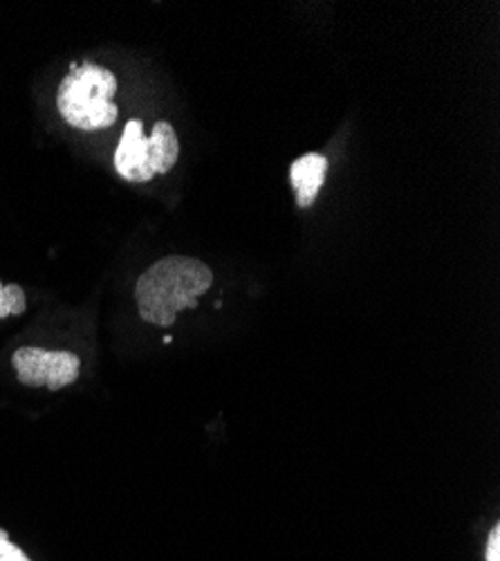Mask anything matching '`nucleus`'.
<instances>
[{
    "instance_id": "f257e3e1",
    "label": "nucleus",
    "mask_w": 500,
    "mask_h": 561,
    "mask_svg": "<svg viewBox=\"0 0 500 561\" xmlns=\"http://www.w3.org/2000/svg\"><path fill=\"white\" fill-rule=\"evenodd\" d=\"M213 286V272L194 256H166L151 265L135 286L140 317L153 325L175 323L177 312L198 306V299Z\"/></svg>"
},
{
    "instance_id": "f03ea898",
    "label": "nucleus",
    "mask_w": 500,
    "mask_h": 561,
    "mask_svg": "<svg viewBox=\"0 0 500 561\" xmlns=\"http://www.w3.org/2000/svg\"><path fill=\"white\" fill-rule=\"evenodd\" d=\"M117 92V77L111 70L88 61L83 66H70V75L61 81L57 104L61 117L81 130L111 128L119 108L113 104Z\"/></svg>"
},
{
    "instance_id": "7ed1b4c3",
    "label": "nucleus",
    "mask_w": 500,
    "mask_h": 561,
    "mask_svg": "<svg viewBox=\"0 0 500 561\" xmlns=\"http://www.w3.org/2000/svg\"><path fill=\"white\" fill-rule=\"evenodd\" d=\"M12 366L21 385L50 391H61L79 380L81 359L70 351H45L36 346H23L14 353Z\"/></svg>"
},
{
    "instance_id": "20e7f679",
    "label": "nucleus",
    "mask_w": 500,
    "mask_h": 561,
    "mask_svg": "<svg viewBox=\"0 0 500 561\" xmlns=\"http://www.w3.org/2000/svg\"><path fill=\"white\" fill-rule=\"evenodd\" d=\"M115 171L128 182H149L155 173L149 167V137L142 119H130L115 151Z\"/></svg>"
},
{
    "instance_id": "39448f33",
    "label": "nucleus",
    "mask_w": 500,
    "mask_h": 561,
    "mask_svg": "<svg viewBox=\"0 0 500 561\" xmlns=\"http://www.w3.org/2000/svg\"><path fill=\"white\" fill-rule=\"evenodd\" d=\"M328 173V158L322 153H307L292 162L290 167V182L296 194V205L301 209H310L314 201L319 198Z\"/></svg>"
},
{
    "instance_id": "423d86ee",
    "label": "nucleus",
    "mask_w": 500,
    "mask_h": 561,
    "mask_svg": "<svg viewBox=\"0 0 500 561\" xmlns=\"http://www.w3.org/2000/svg\"><path fill=\"white\" fill-rule=\"evenodd\" d=\"M179 158V142L168 122H158L149 137V167L158 173H168Z\"/></svg>"
},
{
    "instance_id": "0eeeda50",
    "label": "nucleus",
    "mask_w": 500,
    "mask_h": 561,
    "mask_svg": "<svg viewBox=\"0 0 500 561\" xmlns=\"http://www.w3.org/2000/svg\"><path fill=\"white\" fill-rule=\"evenodd\" d=\"M3 290H5L8 304H10V308H12V317L23 314V312L27 310V299H25L23 288L16 286V284H8V286H3Z\"/></svg>"
},
{
    "instance_id": "6e6552de",
    "label": "nucleus",
    "mask_w": 500,
    "mask_h": 561,
    "mask_svg": "<svg viewBox=\"0 0 500 561\" xmlns=\"http://www.w3.org/2000/svg\"><path fill=\"white\" fill-rule=\"evenodd\" d=\"M0 561H32V559L8 539L5 530H0Z\"/></svg>"
},
{
    "instance_id": "1a4fd4ad",
    "label": "nucleus",
    "mask_w": 500,
    "mask_h": 561,
    "mask_svg": "<svg viewBox=\"0 0 500 561\" xmlns=\"http://www.w3.org/2000/svg\"><path fill=\"white\" fill-rule=\"evenodd\" d=\"M485 561H500V526L496 524L487 537Z\"/></svg>"
},
{
    "instance_id": "9d476101",
    "label": "nucleus",
    "mask_w": 500,
    "mask_h": 561,
    "mask_svg": "<svg viewBox=\"0 0 500 561\" xmlns=\"http://www.w3.org/2000/svg\"><path fill=\"white\" fill-rule=\"evenodd\" d=\"M5 317H12V308H10V304H8L3 284H0V319H5Z\"/></svg>"
}]
</instances>
